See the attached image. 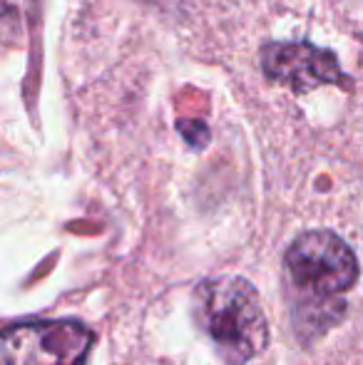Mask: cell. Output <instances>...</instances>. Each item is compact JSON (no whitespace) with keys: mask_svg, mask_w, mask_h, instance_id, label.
<instances>
[{"mask_svg":"<svg viewBox=\"0 0 363 365\" xmlns=\"http://www.w3.org/2000/svg\"><path fill=\"white\" fill-rule=\"evenodd\" d=\"M291 313L299 333H324L344 316V296L359 281V261L341 236L304 231L284 256Z\"/></svg>","mask_w":363,"mask_h":365,"instance_id":"1","label":"cell"},{"mask_svg":"<svg viewBox=\"0 0 363 365\" xmlns=\"http://www.w3.org/2000/svg\"><path fill=\"white\" fill-rule=\"evenodd\" d=\"M192 311L199 331L227 365H247L267 348L269 323L262 298L247 279L212 276L194 289Z\"/></svg>","mask_w":363,"mask_h":365,"instance_id":"2","label":"cell"},{"mask_svg":"<svg viewBox=\"0 0 363 365\" xmlns=\"http://www.w3.org/2000/svg\"><path fill=\"white\" fill-rule=\"evenodd\" d=\"M92 331L73 318L13 323L3 333V365H85Z\"/></svg>","mask_w":363,"mask_h":365,"instance_id":"3","label":"cell"},{"mask_svg":"<svg viewBox=\"0 0 363 365\" xmlns=\"http://www.w3.org/2000/svg\"><path fill=\"white\" fill-rule=\"evenodd\" d=\"M264 73L294 92H309L319 85H339L344 73L329 50L309 43L269 45L262 55Z\"/></svg>","mask_w":363,"mask_h":365,"instance_id":"4","label":"cell"}]
</instances>
